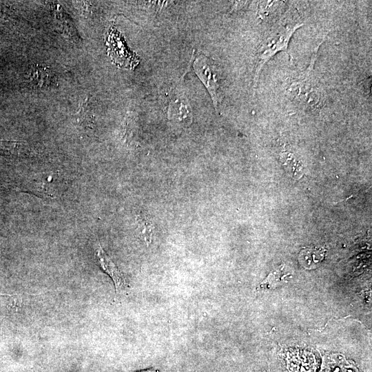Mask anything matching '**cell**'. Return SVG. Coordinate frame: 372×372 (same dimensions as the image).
<instances>
[{
	"label": "cell",
	"mask_w": 372,
	"mask_h": 372,
	"mask_svg": "<svg viewBox=\"0 0 372 372\" xmlns=\"http://www.w3.org/2000/svg\"><path fill=\"white\" fill-rule=\"evenodd\" d=\"M137 372H158V371L154 369H147V370H143V371H137Z\"/></svg>",
	"instance_id": "cell-11"
},
{
	"label": "cell",
	"mask_w": 372,
	"mask_h": 372,
	"mask_svg": "<svg viewBox=\"0 0 372 372\" xmlns=\"http://www.w3.org/2000/svg\"><path fill=\"white\" fill-rule=\"evenodd\" d=\"M50 72L46 68H34L31 71L30 78L36 85L43 86L50 83Z\"/></svg>",
	"instance_id": "cell-9"
},
{
	"label": "cell",
	"mask_w": 372,
	"mask_h": 372,
	"mask_svg": "<svg viewBox=\"0 0 372 372\" xmlns=\"http://www.w3.org/2000/svg\"><path fill=\"white\" fill-rule=\"evenodd\" d=\"M30 149L24 142L0 141V154L4 156H23L28 154Z\"/></svg>",
	"instance_id": "cell-7"
},
{
	"label": "cell",
	"mask_w": 372,
	"mask_h": 372,
	"mask_svg": "<svg viewBox=\"0 0 372 372\" xmlns=\"http://www.w3.org/2000/svg\"><path fill=\"white\" fill-rule=\"evenodd\" d=\"M302 25V23H295L285 26L263 50L259 55V61L256 70L255 85L264 65L277 52L280 51L288 52V45L293 34Z\"/></svg>",
	"instance_id": "cell-2"
},
{
	"label": "cell",
	"mask_w": 372,
	"mask_h": 372,
	"mask_svg": "<svg viewBox=\"0 0 372 372\" xmlns=\"http://www.w3.org/2000/svg\"><path fill=\"white\" fill-rule=\"evenodd\" d=\"M95 256L100 267L112 279L116 292L119 293L127 288V285L123 275L100 245L95 249Z\"/></svg>",
	"instance_id": "cell-4"
},
{
	"label": "cell",
	"mask_w": 372,
	"mask_h": 372,
	"mask_svg": "<svg viewBox=\"0 0 372 372\" xmlns=\"http://www.w3.org/2000/svg\"><path fill=\"white\" fill-rule=\"evenodd\" d=\"M194 68L207 89L215 108H217L220 98V78L216 65L209 58L200 55L194 61Z\"/></svg>",
	"instance_id": "cell-1"
},
{
	"label": "cell",
	"mask_w": 372,
	"mask_h": 372,
	"mask_svg": "<svg viewBox=\"0 0 372 372\" xmlns=\"http://www.w3.org/2000/svg\"><path fill=\"white\" fill-rule=\"evenodd\" d=\"M282 270H277L271 273L269 276L261 283L260 288L263 289H269L286 282L287 276Z\"/></svg>",
	"instance_id": "cell-8"
},
{
	"label": "cell",
	"mask_w": 372,
	"mask_h": 372,
	"mask_svg": "<svg viewBox=\"0 0 372 372\" xmlns=\"http://www.w3.org/2000/svg\"><path fill=\"white\" fill-rule=\"evenodd\" d=\"M108 43L112 56L114 61L125 68H133L138 60L125 46V42L116 29H111L108 35Z\"/></svg>",
	"instance_id": "cell-3"
},
{
	"label": "cell",
	"mask_w": 372,
	"mask_h": 372,
	"mask_svg": "<svg viewBox=\"0 0 372 372\" xmlns=\"http://www.w3.org/2000/svg\"><path fill=\"white\" fill-rule=\"evenodd\" d=\"M138 228L140 229V233L142 235V238L144 240L146 244H149L152 238L153 226L150 223L148 219L143 216L138 218Z\"/></svg>",
	"instance_id": "cell-10"
},
{
	"label": "cell",
	"mask_w": 372,
	"mask_h": 372,
	"mask_svg": "<svg viewBox=\"0 0 372 372\" xmlns=\"http://www.w3.org/2000/svg\"><path fill=\"white\" fill-rule=\"evenodd\" d=\"M326 250L322 247H313L303 249L299 256L301 265L307 268L316 267L324 258Z\"/></svg>",
	"instance_id": "cell-6"
},
{
	"label": "cell",
	"mask_w": 372,
	"mask_h": 372,
	"mask_svg": "<svg viewBox=\"0 0 372 372\" xmlns=\"http://www.w3.org/2000/svg\"><path fill=\"white\" fill-rule=\"evenodd\" d=\"M169 119L174 123L187 127L192 123V110L185 99L178 96L172 101L168 111Z\"/></svg>",
	"instance_id": "cell-5"
}]
</instances>
